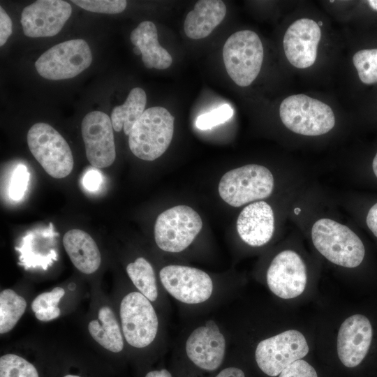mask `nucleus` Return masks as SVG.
Listing matches in <instances>:
<instances>
[{
    "mask_svg": "<svg viewBox=\"0 0 377 377\" xmlns=\"http://www.w3.org/2000/svg\"><path fill=\"white\" fill-rule=\"evenodd\" d=\"M316 249L334 264L348 268L359 266L365 249L360 237L348 227L330 219L316 221L311 228Z\"/></svg>",
    "mask_w": 377,
    "mask_h": 377,
    "instance_id": "1",
    "label": "nucleus"
},
{
    "mask_svg": "<svg viewBox=\"0 0 377 377\" xmlns=\"http://www.w3.org/2000/svg\"><path fill=\"white\" fill-rule=\"evenodd\" d=\"M175 117L163 107L145 110L128 135L132 153L145 161H154L168 148L173 136Z\"/></svg>",
    "mask_w": 377,
    "mask_h": 377,
    "instance_id": "2",
    "label": "nucleus"
},
{
    "mask_svg": "<svg viewBox=\"0 0 377 377\" xmlns=\"http://www.w3.org/2000/svg\"><path fill=\"white\" fill-rule=\"evenodd\" d=\"M279 116L289 130L307 136L325 134L335 124L334 114L328 105L304 94L286 98L280 105Z\"/></svg>",
    "mask_w": 377,
    "mask_h": 377,
    "instance_id": "3",
    "label": "nucleus"
},
{
    "mask_svg": "<svg viewBox=\"0 0 377 377\" xmlns=\"http://www.w3.org/2000/svg\"><path fill=\"white\" fill-rule=\"evenodd\" d=\"M263 47L253 31L232 34L223 47V59L228 75L239 87H247L258 75L263 61Z\"/></svg>",
    "mask_w": 377,
    "mask_h": 377,
    "instance_id": "4",
    "label": "nucleus"
},
{
    "mask_svg": "<svg viewBox=\"0 0 377 377\" xmlns=\"http://www.w3.org/2000/svg\"><path fill=\"white\" fill-rule=\"evenodd\" d=\"M274 188V177L266 167L246 165L225 173L219 184L221 198L232 207L269 197Z\"/></svg>",
    "mask_w": 377,
    "mask_h": 377,
    "instance_id": "5",
    "label": "nucleus"
},
{
    "mask_svg": "<svg viewBox=\"0 0 377 377\" xmlns=\"http://www.w3.org/2000/svg\"><path fill=\"white\" fill-rule=\"evenodd\" d=\"M27 140L30 151L49 175L61 179L71 172L74 160L71 148L52 126L43 122L34 124Z\"/></svg>",
    "mask_w": 377,
    "mask_h": 377,
    "instance_id": "6",
    "label": "nucleus"
},
{
    "mask_svg": "<svg viewBox=\"0 0 377 377\" xmlns=\"http://www.w3.org/2000/svg\"><path fill=\"white\" fill-rule=\"evenodd\" d=\"M202 227L200 215L187 205H177L160 214L154 226V239L163 251L178 253L186 249Z\"/></svg>",
    "mask_w": 377,
    "mask_h": 377,
    "instance_id": "7",
    "label": "nucleus"
},
{
    "mask_svg": "<svg viewBox=\"0 0 377 377\" xmlns=\"http://www.w3.org/2000/svg\"><path fill=\"white\" fill-rule=\"evenodd\" d=\"M92 54L87 43L74 39L57 44L43 53L35 63L43 77L59 80L75 77L87 68Z\"/></svg>",
    "mask_w": 377,
    "mask_h": 377,
    "instance_id": "8",
    "label": "nucleus"
},
{
    "mask_svg": "<svg viewBox=\"0 0 377 377\" xmlns=\"http://www.w3.org/2000/svg\"><path fill=\"white\" fill-rule=\"evenodd\" d=\"M308 353L304 336L297 330H289L260 341L256 348L255 359L264 374L274 377Z\"/></svg>",
    "mask_w": 377,
    "mask_h": 377,
    "instance_id": "9",
    "label": "nucleus"
},
{
    "mask_svg": "<svg viewBox=\"0 0 377 377\" xmlns=\"http://www.w3.org/2000/svg\"><path fill=\"white\" fill-rule=\"evenodd\" d=\"M120 318L123 334L131 346L145 348L155 339L158 317L151 302L141 293L133 291L123 297Z\"/></svg>",
    "mask_w": 377,
    "mask_h": 377,
    "instance_id": "10",
    "label": "nucleus"
},
{
    "mask_svg": "<svg viewBox=\"0 0 377 377\" xmlns=\"http://www.w3.org/2000/svg\"><path fill=\"white\" fill-rule=\"evenodd\" d=\"M165 290L177 300L187 304L202 303L210 298L214 286L205 272L184 265H171L159 272Z\"/></svg>",
    "mask_w": 377,
    "mask_h": 377,
    "instance_id": "11",
    "label": "nucleus"
},
{
    "mask_svg": "<svg viewBox=\"0 0 377 377\" xmlns=\"http://www.w3.org/2000/svg\"><path fill=\"white\" fill-rule=\"evenodd\" d=\"M81 133L86 156L90 164L98 168L111 165L116 158L113 127L105 113H87L81 124Z\"/></svg>",
    "mask_w": 377,
    "mask_h": 377,
    "instance_id": "12",
    "label": "nucleus"
},
{
    "mask_svg": "<svg viewBox=\"0 0 377 377\" xmlns=\"http://www.w3.org/2000/svg\"><path fill=\"white\" fill-rule=\"evenodd\" d=\"M189 360L199 369L214 371L222 364L226 351V340L215 321L208 320L193 330L185 344Z\"/></svg>",
    "mask_w": 377,
    "mask_h": 377,
    "instance_id": "13",
    "label": "nucleus"
},
{
    "mask_svg": "<svg viewBox=\"0 0 377 377\" xmlns=\"http://www.w3.org/2000/svg\"><path fill=\"white\" fill-rule=\"evenodd\" d=\"M306 281V265L301 257L291 250L277 254L267 272L269 290L282 299H292L301 295Z\"/></svg>",
    "mask_w": 377,
    "mask_h": 377,
    "instance_id": "14",
    "label": "nucleus"
},
{
    "mask_svg": "<svg viewBox=\"0 0 377 377\" xmlns=\"http://www.w3.org/2000/svg\"><path fill=\"white\" fill-rule=\"evenodd\" d=\"M72 13L71 5L61 0H38L25 7L21 24L25 36L50 37L57 34Z\"/></svg>",
    "mask_w": 377,
    "mask_h": 377,
    "instance_id": "15",
    "label": "nucleus"
},
{
    "mask_svg": "<svg viewBox=\"0 0 377 377\" xmlns=\"http://www.w3.org/2000/svg\"><path fill=\"white\" fill-rule=\"evenodd\" d=\"M321 31L318 23L308 18L295 21L287 29L283 40L288 61L298 68H306L316 61Z\"/></svg>",
    "mask_w": 377,
    "mask_h": 377,
    "instance_id": "16",
    "label": "nucleus"
},
{
    "mask_svg": "<svg viewBox=\"0 0 377 377\" xmlns=\"http://www.w3.org/2000/svg\"><path fill=\"white\" fill-rule=\"evenodd\" d=\"M373 330L369 320L355 314L341 324L337 337V353L346 367L359 365L367 355L372 341Z\"/></svg>",
    "mask_w": 377,
    "mask_h": 377,
    "instance_id": "17",
    "label": "nucleus"
},
{
    "mask_svg": "<svg viewBox=\"0 0 377 377\" xmlns=\"http://www.w3.org/2000/svg\"><path fill=\"white\" fill-rule=\"evenodd\" d=\"M57 236L52 223L29 230L22 237L20 246L15 248L20 253V265L26 269H47L57 260Z\"/></svg>",
    "mask_w": 377,
    "mask_h": 377,
    "instance_id": "18",
    "label": "nucleus"
},
{
    "mask_svg": "<svg viewBox=\"0 0 377 377\" xmlns=\"http://www.w3.org/2000/svg\"><path fill=\"white\" fill-rule=\"evenodd\" d=\"M237 230L240 238L251 246H261L272 238L274 230V212L265 201L246 206L238 216Z\"/></svg>",
    "mask_w": 377,
    "mask_h": 377,
    "instance_id": "19",
    "label": "nucleus"
},
{
    "mask_svg": "<svg viewBox=\"0 0 377 377\" xmlns=\"http://www.w3.org/2000/svg\"><path fill=\"white\" fill-rule=\"evenodd\" d=\"M226 6L219 0H200L186 16L184 29L192 39L208 36L223 21L226 14Z\"/></svg>",
    "mask_w": 377,
    "mask_h": 377,
    "instance_id": "20",
    "label": "nucleus"
},
{
    "mask_svg": "<svg viewBox=\"0 0 377 377\" xmlns=\"http://www.w3.org/2000/svg\"><path fill=\"white\" fill-rule=\"evenodd\" d=\"M63 244L74 266L81 272L92 274L101 263V256L94 239L87 232L80 229L66 232Z\"/></svg>",
    "mask_w": 377,
    "mask_h": 377,
    "instance_id": "21",
    "label": "nucleus"
},
{
    "mask_svg": "<svg viewBox=\"0 0 377 377\" xmlns=\"http://www.w3.org/2000/svg\"><path fill=\"white\" fill-rule=\"evenodd\" d=\"M130 39L141 50L142 59L147 68L166 69L172 64L170 53L161 47L158 41V32L155 24L151 21H143L134 29Z\"/></svg>",
    "mask_w": 377,
    "mask_h": 377,
    "instance_id": "22",
    "label": "nucleus"
},
{
    "mask_svg": "<svg viewBox=\"0 0 377 377\" xmlns=\"http://www.w3.org/2000/svg\"><path fill=\"white\" fill-rule=\"evenodd\" d=\"M92 338L105 349L113 353L121 352L124 339L119 323L112 309L102 306L98 311V320H93L88 325Z\"/></svg>",
    "mask_w": 377,
    "mask_h": 377,
    "instance_id": "23",
    "label": "nucleus"
},
{
    "mask_svg": "<svg viewBox=\"0 0 377 377\" xmlns=\"http://www.w3.org/2000/svg\"><path fill=\"white\" fill-rule=\"evenodd\" d=\"M147 103L145 91L140 87H135L129 92L124 104L114 108L111 113L113 129L119 132L123 128L129 135L133 126L145 112Z\"/></svg>",
    "mask_w": 377,
    "mask_h": 377,
    "instance_id": "24",
    "label": "nucleus"
},
{
    "mask_svg": "<svg viewBox=\"0 0 377 377\" xmlns=\"http://www.w3.org/2000/svg\"><path fill=\"white\" fill-rule=\"evenodd\" d=\"M126 272L136 288L150 302L158 297V288L154 269L144 258L139 257L128 264Z\"/></svg>",
    "mask_w": 377,
    "mask_h": 377,
    "instance_id": "25",
    "label": "nucleus"
},
{
    "mask_svg": "<svg viewBox=\"0 0 377 377\" xmlns=\"http://www.w3.org/2000/svg\"><path fill=\"white\" fill-rule=\"evenodd\" d=\"M27 307L24 298L11 289L0 293V334L10 332L24 314Z\"/></svg>",
    "mask_w": 377,
    "mask_h": 377,
    "instance_id": "26",
    "label": "nucleus"
},
{
    "mask_svg": "<svg viewBox=\"0 0 377 377\" xmlns=\"http://www.w3.org/2000/svg\"><path fill=\"white\" fill-rule=\"evenodd\" d=\"M360 80L366 84L377 82V48L364 49L353 57Z\"/></svg>",
    "mask_w": 377,
    "mask_h": 377,
    "instance_id": "27",
    "label": "nucleus"
},
{
    "mask_svg": "<svg viewBox=\"0 0 377 377\" xmlns=\"http://www.w3.org/2000/svg\"><path fill=\"white\" fill-rule=\"evenodd\" d=\"M0 377H39L35 367L15 354L0 357Z\"/></svg>",
    "mask_w": 377,
    "mask_h": 377,
    "instance_id": "28",
    "label": "nucleus"
},
{
    "mask_svg": "<svg viewBox=\"0 0 377 377\" xmlns=\"http://www.w3.org/2000/svg\"><path fill=\"white\" fill-rule=\"evenodd\" d=\"M80 8L94 13L115 14L124 11L127 1L124 0H73Z\"/></svg>",
    "mask_w": 377,
    "mask_h": 377,
    "instance_id": "29",
    "label": "nucleus"
},
{
    "mask_svg": "<svg viewBox=\"0 0 377 377\" xmlns=\"http://www.w3.org/2000/svg\"><path fill=\"white\" fill-rule=\"evenodd\" d=\"M232 115V108L228 104H223L209 112L198 116L195 125L200 130L209 129L227 121Z\"/></svg>",
    "mask_w": 377,
    "mask_h": 377,
    "instance_id": "30",
    "label": "nucleus"
},
{
    "mask_svg": "<svg viewBox=\"0 0 377 377\" xmlns=\"http://www.w3.org/2000/svg\"><path fill=\"white\" fill-rule=\"evenodd\" d=\"M29 172L24 165H18L13 172L9 185L10 198L15 201L21 200L27 188Z\"/></svg>",
    "mask_w": 377,
    "mask_h": 377,
    "instance_id": "31",
    "label": "nucleus"
},
{
    "mask_svg": "<svg viewBox=\"0 0 377 377\" xmlns=\"http://www.w3.org/2000/svg\"><path fill=\"white\" fill-rule=\"evenodd\" d=\"M64 294L65 290L61 287H56L50 292L43 293L33 300L31 309L36 313L41 309L57 306Z\"/></svg>",
    "mask_w": 377,
    "mask_h": 377,
    "instance_id": "32",
    "label": "nucleus"
},
{
    "mask_svg": "<svg viewBox=\"0 0 377 377\" xmlns=\"http://www.w3.org/2000/svg\"><path fill=\"white\" fill-rule=\"evenodd\" d=\"M279 377H318V376L310 364L305 360H298L284 369Z\"/></svg>",
    "mask_w": 377,
    "mask_h": 377,
    "instance_id": "33",
    "label": "nucleus"
},
{
    "mask_svg": "<svg viewBox=\"0 0 377 377\" xmlns=\"http://www.w3.org/2000/svg\"><path fill=\"white\" fill-rule=\"evenodd\" d=\"M102 175L96 170H89L82 177V184L86 189L90 191H97L102 183Z\"/></svg>",
    "mask_w": 377,
    "mask_h": 377,
    "instance_id": "34",
    "label": "nucleus"
},
{
    "mask_svg": "<svg viewBox=\"0 0 377 377\" xmlns=\"http://www.w3.org/2000/svg\"><path fill=\"white\" fill-rule=\"evenodd\" d=\"M12 34V21L4 10L0 7V45L3 46Z\"/></svg>",
    "mask_w": 377,
    "mask_h": 377,
    "instance_id": "35",
    "label": "nucleus"
},
{
    "mask_svg": "<svg viewBox=\"0 0 377 377\" xmlns=\"http://www.w3.org/2000/svg\"><path fill=\"white\" fill-rule=\"evenodd\" d=\"M61 311L58 306L39 309L35 313L36 318L40 321H50L58 318Z\"/></svg>",
    "mask_w": 377,
    "mask_h": 377,
    "instance_id": "36",
    "label": "nucleus"
},
{
    "mask_svg": "<svg viewBox=\"0 0 377 377\" xmlns=\"http://www.w3.org/2000/svg\"><path fill=\"white\" fill-rule=\"evenodd\" d=\"M366 222L369 230L377 237V202L369 210Z\"/></svg>",
    "mask_w": 377,
    "mask_h": 377,
    "instance_id": "37",
    "label": "nucleus"
},
{
    "mask_svg": "<svg viewBox=\"0 0 377 377\" xmlns=\"http://www.w3.org/2000/svg\"><path fill=\"white\" fill-rule=\"evenodd\" d=\"M215 377H245V374L238 367H229L222 369Z\"/></svg>",
    "mask_w": 377,
    "mask_h": 377,
    "instance_id": "38",
    "label": "nucleus"
},
{
    "mask_svg": "<svg viewBox=\"0 0 377 377\" xmlns=\"http://www.w3.org/2000/svg\"><path fill=\"white\" fill-rule=\"evenodd\" d=\"M145 377H172V374L165 369L154 370L148 372Z\"/></svg>",
    "mask_w": 377,
    "mask_h": 377,
    "instance_id": "39",
    "label": "nucleus"
},
{
    "mask_svg": "<svg viewBox=\"0 0 377 377\" xmlns=\"http://www.w3.org/2000/svg\"><path fill=\"white\" fill-rule=\"evenodd\" d=\"M372 168H373V171H374V175L377 177V153H376V154L374 156V160H373Z\"/></svg>",
    "mask_w": 377,
    "mask_h": 377,
    "instance_id": "40",
    "label": "nucleus"
},
{
    "mask_svg": "<svg viewBox=\"0 0 377 377\" xmlns=\"http://www.w3.org/2000/svg\"><path fill=\"white\" fill-rule=\"evenodd\" d=\"M367 3L373 10L377 11V0H369Z\"/></svg>",
    "mask_w": 377,
    "mask_h": 377,
    "instance_id": "41",
    "label": "nucleus"
},
{
    "mask_svg": "<svg viewBox=\"0 0 377 377\" xmlns=\"http://www.w3.org/2000/svg\"><path fill=\"white\" fill-rule=\"evenodd\" d=\"M133 52H134V53H135L136 55H139V54H141V50H140V48L138 47H135L133 48Z\"/></svg>",
    "mask_w": 377,
    "mask_h": 377,
    "instance_id": "42",
    "label": "nucleus"
},
{
    "mask_svg": "<svg viewBox=\"0 0 377 377\" xmlns=\"http://www.w3.org/2000/svg\"><path fill=\"white\" fill-rule=\"evenodd\" d=\"M64 377H80L79 376H76V375H71V374H68V375H66Z\"/></svg>",
    "mask_w": 377,
    "mask_h": 377,
    "instance_id": "43",
    "label": "nucleus"
},
{
    "mask_svg": "<svg viewBox=\"0 0 377 377\" xmlns=\"http://www.w3.org/2000/svg\"><path fill=\"white\" fill-rule=\"evenodd\" d=\"M318 26H320V25H322L323 23H322V22L320 21V22H318Z\"/></svg>",
    "mask_w": 377,
    "mask_h": 377,
    "instance_id": "44",
    "label": "nucleus"
}]
</instances>
